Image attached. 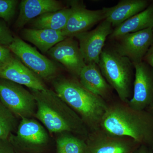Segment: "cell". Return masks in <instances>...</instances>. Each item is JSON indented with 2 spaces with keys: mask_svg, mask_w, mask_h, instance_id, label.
Wrapping results in <instances>:
<instances>
[{
  "mask_svg": "<svg viewBox=\"0 0 153 153\" xmlns=\"http://www.w3.org/2000/svg\"><path fill=\"white\" fill-rule=\"evenodd\" d=\"M146 0H122L111 7L102 10L106 20L115 27L126 20L144 10L149 6Z\"/></svg>",
  "mask_w": 153,
  "mask_h": 153,
  "instance_id": "cell-17",
  "label": "cell"
},
{
  "mask_svg": "<svg viewBox=\"0 0 153 153\" xmlns=\"http://www.w3.org/2000/svg\"><path fill=\"white\" fill-rule=\"evenodd\" d=\"M143 61L146 62L153 68V44L149 49Z\"/></svg>",
  "mask_w": 153,
  "mask_h": 153,
  "instance_id": "cell-27",
  "label": "cell"
},
{
  "mask_svg": "<svg viewBox=\"0 0 153 153\" xmlns=\"http://www.w3.org/2000/svg\"><path fill=\"white\" fill-rule=\"evenodd\" d=\"M98 66L104 78L116 91L120 100L128 103L131 98L132 63L114 50H103Z\"/></svg>",
  "mask_w": 153,
  "mask_h": 153,
  "instance_id": "cell-4",
  "label": "cell"
},
{
  "mask_svg": "<svg viewBox=\"0 0 153 153\" xmlns=\"http://www.w3.org/2000/svg\"><path fill=\"white\" fill-rule=\"evenodd\" d=\"M146 110H147L148 111H150V112L152 113L153 114V102L152 104Z\"/></svg>",
  "mask_w": 153,
  "mask_h": 153,
  "instance_id": "cell-29",
  "label": "cell"
},
{
  "mask_svg": "<svg viewBox=\"0 0 153 153\" xmlns=\"http://www.w3.org/2000/svg\"><path fill=\"white\" fill-rule=\"evenodd\" d=\"M132 64L135 70L133 94L127 103L134 109L146 110L153 102V68L144 61Z\"/></svg>",
  "mask_w": 153,
  "mask_h": 153,
  "instance_id": "cell-7",
  "label": "cell"
},
{
  "mask_svg": "<svg viewBox=\"0 0 153 153\" xmlns=\"http://www.w3.org/2000/svg\"><path fill=\"white\" fill-rule=\"evenodd\" d=\"M150 150H151L146 146L140 145L137 149L132 153H149Z\"/></svg>",
  "mask_w": 153,
  "mask_h": 153,
  "instance_id": "cell-28",
  "label": "cell"
},
{
  "mask_svg": "<svg viewBox=\"0 0 153 153\" xmlns=\"http://www.w3.org/2000/svg\"><path fill=\"white\" fill-rule=\"evenodd\" d=\"M87 153H132L140 145L128 137L111 135L100 128L87 137Z\"/></svg>",
  "mask_w": 153,
  "mask_h": 153,
  "instance_id": "cell-8",
  "label": "cell"
},
{
  "mask_svg": "<svg viewBox=\"0 0 153 153\" xmlns=\"http://www.w3.org/2000/svg\"><path fill=\"white\" fill-rule=\"evenodd\" d=\"M149 153H153V151L150 150Z\"/></svg>",
  "mask_w": 153,
  "mask_h": 153,
  "instance_id": "cell-30",
  "label": "cell"
},
{
  "mask_svg": "<svg viewBox=\"0 0 153 153\" xmlns=\"http://www.w3.org/2000/svg\"><path fill=\"white\" fill-rule=\"evenodd\" d=\"M64 8L60 2L55 0H23L20 5V12L16 22L19 29L43 14L56 12Z\"/></svg>",
  "mask_w": 153,
  "mask_h": 153,
  "instance_id": "cell-15",
  "label": "cell"
},
{
  "mask_svg": "<svg viewBox=\"0 0 153 153\" xmlns=\"http://www.w3.org/2000/svg\"><path fill=\"white\" fill-rule=\"evenodd\" d=\"M0 153H16L10 140L0 139Z\"/></svg>",
  "mask_w": 153,
  "mask_h": 153,
  "instance_id": "cell-26",
  "label": "cell"
},
{
  "mask_svg": "<svg viewBox=\"0 0 153 153\" xmlns=\"http://www.w3.org/2000/svg\"><path fill=\"white\" fill-rule=\"evenodd\" d=\"M8 48L39 77L47 80L54 78L57 74L58 69L53 61L19 37H14Z\"/></svg>",
  "mask_w": 153,
  "mask_h": 153,
  "instance_id": "cell-6",
  "label": "cell"
},
{
  "mask_svg": "<svg viewBox=\"0 0 153 153\" xmlns=\"http://www.w3.org/2000/svg\"><path fill=\"white\" fill-rule=\"evenodd\" d=\"M18 3L16 0H0V18L10 21L15 13Z\"/></svg>",
  "mask_w": 153,
  "mask_h": 153,
  "instance_id": "cell-23",
  "label": "cell"
},
{
  "mask_svg": "<svg viewBox=\"0 0 153 153\" xmlns=\"http://www.w3.org/2000/svg\"><path fill=\"white\" fill-rule=\"evenodd\" d=\"M117 39L119 41L114 50L132 63H140L153 44L152 28L128 33Z\"/></svg>",
  "mask_w": 153,
  "mask_h": 153,
  "instance_id": "cell-10",
  "label": "cell"
},
{
  "mask_svg": "<svg viewBox=\"0 0 153 153\" xmlns=\"http://www.w3.org/2000/svg\"><path fill=\"white\" fill-rule=\"evenodd\" d=\"M13 56L8 47L0 45V68L9 61Z\"/></svg>",
  "mask_w": 153,
  "mask_h": 153,
  "instance_id": "cell-25",
  "label": "cell"
},
{
  "mask_svg": "<svg viewBox=\"0 0 153 153\" xmlns=\"http://www.w3.org/2000/svg\"><path fill=\"white\" fill-rule=\"evenodd\" d=\"M53 85L57 95L79 116L91 132L100 129L107 108L106 100L88 91L75 79L58 78Z\"/></svg>",
  "mask_w": 153,
  "mask_h": 153,
  "instance_id": "cell-3",
  "label": "cell"
},
{
  "mask_svg": "<svg viewBox=\"0 0 153 153\" xmlns=\"http://www.w3.org/2000/svg\"><path fill=\"white\" fill-rule=\"evenodd\" d=\"M0 102L16 117L30 118L35 115L36 100L32 92L22 85L0 78Z\"/></svg>",
  "mask_w": 153,
  "mask_h": 153,
  "instance_id": "cell-5",
  "label": "cell"
},
{
  "mask_svg": "<svg viewBox=\"0 0 153 153\" xmlns=\"http://www.w3.org/2000/svg\"><path fill=\"white\" fill-rule=\"evenodd\" d=\"M16 117L0 102V139H7L18 126Z\"/></svg>",
  "mask_w": 153,
  "mask_h": 153,
  "instance_id": "cell-22",
  "label": "cell"
},
{
  "mask_svg": "<svg viewBox=\"0 0 153 153\" xmlns=\"http://www.w3.org/2000/svg\"><path fill=\"white\" fill-rule=\"evenodd\" d=\"M71 13L70 8H64L56 12L43 14L30 22L34 29L61 31L66 27Z\"/></svg>",
  "mask_w": 153,
  "mask_h": 153,
  "instance_id": "cell-20",
  "label": "cell"
},
{
  "mask_svg": "<svg viewBox=\"0 0 153 153\" xmlns=\"http://www.w3.org/2000/svg\"><path fill=\"white\" fill-rule=\"evenodd\" d=\"M153 27V3L144 10L126 20L113 30L109 36L111 39H117L130 33H135Z\"/></svg>",
  "mask_w": 153,
  "mask_h": 153,
  "instance_id": "cell-18",
  "label": "cell"
},
{
  "mask_svg": "<svg viewBox=\"0 0 153 153\" xmlns=\"http://www.w3.org/2000/svg\"><path fill=\"white\" fill-rule=\"evenodd\" d=\"M14 39V37L8 28L0 21V45L8 47Z\"/></svg>",
  "mask_w": 153,
  "mask_h": 153,
  "instance_id": "cell-24",
  "label": "cell"
},
{
  "mask_svg": "<svg viewBox=\"0 0 153 153\" xmlns=\"http://www.w3.org/2000/svg\"><path fill=\"white\" fill-rule=\"evenodd\" d=\"M100 128L111 135L131 138L153 151V114L121 101L108 103Z\"/></svg>",
  "mask_w": 153,
  "mask_h": 153,
  "instance_id": "cell-1",
  "label": "cell"
},
{
  "mask_svg": "<svg viewBox=\"0 0 153 153\" xmlns=\"http://www.w3.org/2000/svg\"><path fill=\"white\" fill-rule=\"evenodd\" d=\"M79 77V82L85 89L106 101L109 99L112 88L102 74L98 65L85 64Z\"/></svg>",
  "mask_w": 153,
  "mask_h": 153,
  "instance_id": "cell-16",
  "label": "cell"
},
{
  "mask_svg": "<svg viewBox=\"0 0 153 153\" xmlns=\"http://www.w3.org/2000/svg\"><path fill=\"white\" fill-rule=\"evenodd\" d=\"M71 13L66 27L61 31L66 38L74 37L80 33L87 32L97 23L105 20L102 10H91L82 3L71 2Z\"/></svg>",
  "mask_w": 153,
  "mask_h": 153,
  "instance_id": "cell-11",
  "label": "cell"
},
{
  "mask_svg": "<svg viewBox=\"0 0 153 153\" xmlns=\"http://www.w3.org/2000/svg\"><path fill=\"white\" fill-rule=\"evenodd\" d=\"M22 36L26 41L38 47L43 52H48L51 48L66 39L62 32L47 29H25Z\"/></svg>",
  "mask_w": 153,
  "mask_h": 153,
  "instance_id": "cell-19",
  "label": "cell"
},
{
  "mask_svg": "<svg viewBox=\"0 0 153 153\" xmlns=\"http://www.w3.org/2000/svg\"><path fill=\"white\" fill-rule=\"evenodd\" d=\"M0 78L10 80L30 89L45 91L47 89L40 77L13 56L0 68Z\"/></svg>",
  "mask_w": 153,
  "mask_h": 153,
  "instance_id": "cell-13",
  "label": "cell"
},
{
  "mask_svg": "<svg viewBox=\"0 0 153 153\" xmlns=\"http://www.w3.org/2000/svg\"><path fill=\"white\" fill-rule=\"evenodd\" d=\"M112 25L104 20L94 30L74 36L78 40L80 51L85 64L98 65L107 37L112 33Z\"/></svg>",
  "mask_w": 153,
  "mask_h": 153,
  "instance_id": "cell-9",
  "label": "cell"
},
{
  "mask_svg": "<svg viewBox=\"0 0 153 153\" xmlns=\"http://www.w3.org/2000/svg\"></svg>",
  "mask_w": 153,
  "mask_h": 153,
  "instance_id": "cell-32",
  "label": "cell"
},
{
  "mask_svg": "<svg viewBox=\"0 0 153 153\" xmlns=\"http://www.w3.org/2000/svg\"><path fill=\"white\" fill-rule=\"evenodd\" d=\"M36 100L35 116L50 132L88 137L89 132L81 118L52 89H30Z\"/></svg>",
  "mask_w": 153,
  "mask_h": 153,
  "instance_id": "cell-2",
  "label": "cell"
},
{
  "mask_svg": "<svg viewBox=\"0 0 153 153\" xmlns=\"http://www.w3.org/2000/svg\"><path fill=\"white\" fill-rule=\"evenodd\" d=\"M18 126L16 135L11 138L24 147L38 149L45 146L49 141L48 133L40 123L30 118H23Z\"/></svg>",
  "mask_w": 153,
  "mask_h": 153,
  "instance_id": "cell-14",
  "label": "cell"
},
{
  "mask_svg": "<svg viewBox=\"0 0 153 153\" xmlns=\"http://www.w3.org/2000/svg\"><path fill=\"white\" fill-rule=\"evenodd\" d=\"M152 33H153V27L152 28Z\"/></svg>",
  "mask_w": 153,
  "mask_h": 153,
  "instance_id": "cell-31",
  "label": "cell"
},
{
  "mask_svg": "<svg viewBox=\"0 0 153 153\" xmlns=\"http://www.w3.org/2000/svg\"><path fill=\"white\" fill-rule=\"evenodd\" d=\"M52 59L61 63L71 74L79 77L85 65L79 43L74 37H68L48 51Z\"/></svg>",
  "mask_w": 153,
  "mask_h": 153,
  "instance_id": "cell-12",
  "label": "cell"
},
{
  "mask_svg": "<svg viewBox=\"0 0 153 153\" xmlns=\"http://www.w3.org/2000/svg\"><path fill=\"white\" fill-rule=\"evenodd\" d=\"M57 153H87L84 140L69 133H64L56 140Z\"/></svg>",
  "mask_w": 153,
  "mask_h": 153,
  "instance_id": "cell-21",
  "label": "cell"
}]
</instances>
